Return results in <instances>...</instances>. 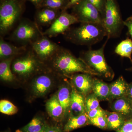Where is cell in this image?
I'll list each match as a JSON object with an SVG mask.
<instances>
[{
  "label": "cell",
  "instance_id": "cell-21",
  "mask_svg": "<svg viewBox=\"0 0 132 132\" xmlns=\"http://www.w3.org/2000/svg\"><path fill=\"white\" fill-rule=\"evenodd\" d=\"M107 128L110 130H118L125 123V118L123 116L116 112L106 111Z\"/></svg>",
  "mask_w": 132,
  "mask_h": 132
},
{
  "label": "cell",
  "instance_id": "cell-15",
  "mask_svg": "<svg viewBox=\"0 0 132 132\" xmlns=\"http://www.w3.org/2000/svg\"><path fill=\"white\" fill-rule=\"evenodd\" d=\"M70 109L74 115L86 112L85 108V98L84 95L73 88L71 92Z\"/></svg>",
  "mask_w": 132,
  "mask_h": 132
},
{
  "label": "cell",
  "instance_id": "cell-5",
  "mask_svg": "<svg viewBox=\"0 0 132 132\" xmlns=\"http://www.w3.org/2000/svg\"><path fill=\"white\" fill-rule=\"evenodd\" d=\"M108 39L98 49H89L83 53L82 59L89 67L98 74V76L107 79L114 77L112 69L106 63L104 56V51Z\"/></svg>",
  "mask_w": 132,
  "mask_h": 132
},
{
  "label": "cell",
  "instance_id": "cell-1",
  "mask_svg": "<svg viewBox=\"0 0 132 132\" xmlns=\"http://www.w3.org/2000/svg\"><path fill=\"white\" fill-rule=\"evenodd\" d=\"M51 60L55 70L65 75L85 73L98 76L82 59L76 58L68 50L61 47Z\"/></svg>",
  "mask_w": 132,
  "mask_h": 132
},
{
  "label": "cell",
  "instance_id": "cell-28",
  "mask_svg": "<svg viewBox=\"0 0 132 132\" xmlns=\"http://www.w3.org/2000/svg\"><path fill=\"white\" fill-rule=\"evenodd\" d=\"M99 100L94 93L90 94L85 98L86 112L100 107Z\"/></svg>",
  "mask_w": 132,
  "mask_h": 132
},
{
  "label": "cell",
  "instance_id": "cell-17",
  "mask_svg": "<svg viewBox=\"0 0 132 132\" xmlns=\"http://www.w3.org/2000/svg\"><path fill=\"white\" fill-rule=\"evenodd\" d=\"M128 84L122 76L118 78L109 85L110 96L109 100H116L126 97L128 89Z\"/></svg>",
  "mask_w": 132,
  "mask_h": 132
},
{
  "label": "cell",
  "instance_id": "cell-29",
  "mask_svg": "<svg viewBox=\"0 0 132 132\" xmlns=\"http://www.w3.org/2000/svg\"><path fill=\"white\" fill-rule=\"evenodd\" d=\"M106 115L89 119V124L101 129L107 128V120Z\"/></svg>",
  "mask_w": 132,
  "mask_h": 132
},
{
  "label": "cell",
  "instance_id": "cell-37",
  "mask_svg": "<svg viewBox=\"0 0 132 132\" xmlns=\"http://www.w3.org/2000/svg\"><path fill=\"white\" fill-rule=\"evenodd\" d=\"M36 6H41L43 0H29Z\"/></svg>",
  "mask_w": 132,
  "mask_h": 132
},
{
  "label": "cell",
  "instance_id": "cell-18",
  "mask_svg": "<svg viewBox=\"0 0 132 132\" xmlns=\"http://www.w3.org/2000/svg\"><path fill=\"white\" fill-rule=\"evenodd\" d=\"M46 108L49 115L57 121L61 120L65 116L64 109L57 95H54L48 101L46 104Z\"/></svg>",
  "mask_w": 132,
  "mask_h": 132
},
{
  "label": "cell",
  "instance_id": "cell-35",
  "mask_svg": "<svg viewBox=\"0 0 132 132\" xmlns=\"http://www.w3.org/2000/svg\"><path fill=\"white\" fill-rule=\"evenodd\" d=\"M126 97L132 101V83L128 85L127 94Z\"/></svg>",
  "mask_w": 132,
  "mask_h": 132
},
{
  "label": "cell",
  "instance_id": "cell-26",
  "mask_svg": "<svg viewBox=\"0 0 132 132\" xmlns=\"http://www.w3.org/2000/svg\"><path fill=\"white\" fill-rule=\"evenodd\" d=\"M68 2L69 0H43L41 6L57 10H66Z\"/></svg>",
  "mask_w": 132,
  "mask_h": 132
},
{
  "label": "cell",
  "instance_id": "cell-31",
  "mask_svg": "<svg viewBox=\"0 0 132 132\" xmlns=\"http://www.w3.org/2000/svg\"><path fill=\"white\" fill-rule=\"evenodd\" d=\"M89 119L102 116L106 114V111L102 109L100 106L98 108L92 109L86 112Z\"/></svg>",
  "mask_w": 132,
  "mask_h": 132
},
{
  "label": "cell",
  "instance_id": "cell-22",
  "mask_svg": "<svg viewBox=\"0 0 132 132\" xmlns=\"http://www.w3.org/2000/svg\"><path fill=\"white\" fill-rule=\"evenodd\" d=\"M14 57L1 60L0 63V78L2 80L11 82L14 80V75L12 72L10 65Z\"/></svg>",
  "mask_w": 132,
  "mask_h": 132
},
{
  "label": "cell",
  "instance_id": "cell-13",
  "mask_svg": "<svg viewBox=\"0 0 132 132\" xmlns=\"http://www.w3.org/2000/svg\"><path fill=\"white\" fill-rule=\"evenodd\" d=\"M60 13L59 10L45 7L36 15V24L42 26H50Z\"/></svg>",
  "mask_w": 132,
  "mask_h": 132
},
{
  "label": "cell",
  "instance_id": "cell-33",
  "mask_svg": "<svg viewBox=\"0 0 132 132\" xmlns=\"http://www.w3.org/2000/svg\"><path fill=\"white\" fill-rule=\"evenodd\" d=\"M125 26L127 27L128 33L132 38V16L128 18L125 21H124Z\"/></svg>",
  "mask_w": 132,
  "mask_h": 132
},
{
  "label": "cell",
  "instance_id": "cell-4",
  "mask_svg": "<svg viewBox=\"0 0 132 132\" xmlns=\"http://www.w3.org/2000/svg\"><path fill=\"white\" fill-rule=\"evenodd\" d=\"M103 22L108 39L119 36L125 25L116 0H107Z\"/></svg>",
  "mask_w": 132,
  "mask_h": 132
},
{
  "label": "cell",
  "instance_id": "cell-16",
  "mask_svg": "<svg viewBox=\"0 0 132 132\" xmlns=\"http://www.w3.org/2000/svg\"><path fill=\"white\" fill-rule=\"evenodd\" d=\"M111 108L113 112L120 114L125 118L132 116V102L127 97L116 99Z\"/></svg>",
  "mask_w": 132,
  "mask_h": 132
},
{
  "label": "cell",
  "instance_id": "cell-12",
  "mask_svg": "<svg viewBox=\"0 0 132 132\" xmlns=\"http://www.w3.org/2000/svg\"><path fill=\"white\" fill-rule=\"evenodd\" d=\"M53 81L49 76L41 75L36 77L32 84L33 92L36 96L40 97L45 95L51 89Z\"/></svg>",
  "mask_w": 132,
  "mask_h": 132
},
{
  "label": "cell",
  "instance_id": "cell-10",
  "mask_svg": "<svg viewBox=\"0 0 132 132\" xmlns=\"http://www.w3.org/2000/svg\"><path fill=\"white\" fill-rule=\"evenodd\" d=\"M31 45L36 55L42 60L51 59L61 47L47 36L43 35Z\"/></svg>",
  "mask_w": 132,
  "mask_h": 132
},
{
  "label": "cell",
  "instance_id": "cell-30",
  "mask_svg": "<svg viewBox=\"0 0 132 132\" xmlns=\"http://www.w3.org/2000/svg\"><path fill=\"white\" fill-rule=\"evenodd\" d=\"M90 3L98 10L100 13L102 18L103 19L104 14H105V10L106 6L107 0H87Z\"/></svg>",
  "mask_w": 132,
  "mask_h": 132
},
{
  "label": "cell",
  "instance_id": "cell-38",
  "mask_svg": "<svg viewBox=\"0 0 132 132\" xmlns=\"http://www.w3.org/2000/svg\"><path fill=\"white\" fill-rule=\"evenodd\" d=\"M49 127V126L46 124L45 125V126H44V127L42 128V130H41L40 131L38 132H47Z\"/></svg>",
  "mask_w": 132,
  "mask_h": 132
},
{
  "label": "cell",
  "instance_id": "cell-2",
  "mask_svg": "<svg viewBox=\"0 0 132 132\" xmlns=\"http://www.w3.org/2000/svg\"><path fill=\"white\" fill-rule=\"evenodd\" d=\"M65 37L77 45L92 46L102 40L107 34L104 26L92 23H82L79 27L68 29Z\"/></svg>",
  "mask_w": 132,
  "mask_h": 132
},
{
  "label": "cell",
  "instance_id": "cell-6",
  "mask_svg": "<svg viewBox=\"0 0 132 132\" xmlns=\"http://www.w3.org/2000/svg\"><path fill=\"white\" fill-rule=\"evenodd\" d=\"M43 35L37 24L28 20H23L15 29L11 35L13 40L22 44H32Z\"/></svg>",
  "mask_w": 132,
  "mask_h": 132
},
{
  "label": "cell",
  "instance_id": "cell-27",
  "mask_svg": "<svg viewBox=\"0 0 132 132\" xmlns=\"http://www.w3.org/2000/svg\"><path fill=\"white\" fill-rule=\"evenodd\" d=\"M18 111L17 107L9 101L2 100L0 101V112L2 113L12 115L16 114Z\"/></svg>",
  "mask_w": 132,
  "mask_h": 132
},
{
  "label": "cell",
  "instance_id": "cell-39",
  "mask_svg": "<svg viewBox=\"0 0 132 132\" xmlns=\"http://www.w3.org/2000/svg\"><path fill=\"white\" fill-rule=\"evenodd\" d=\"M128 71H132V67H131V68H130L128 69Z\"/></svg>",
  "mask_w": 132,
  "mask_h": 132
},
{
  "label": "cell",
  "instance_id": "cell-11",
  "mask_svg": "<svg viewBox=\"0 0 132 132\" xmlns=\"http://www.w3.org/2000/svg\"><path fill=\"white\" fill-rule=\"evenodd\" d=\"M93 76L89 74H76L72 77V80L76 88L83 95L89 94L92 90Z\"/></svg>",
  "mask_w": 132,
  "mask_h": 132
},
{
  "label": "cell",
  "instance_id": "cell-3",
  "mask_svg": "<svg viewBox=\"0 0 132 132\" xmlns=\"http://www.w3.org/2000/svg\"><path fill=\"white\" fill-rule=\"evenodd\" d=\"M22 6L19 0H2L0 6V33L5 35L19 20Z\"/></svg>",
  "mask_w": 132,
  "mask_h": 132
},
{
  "label": "cell",
  "instance_id": "cell-40",
  "mask_svg": "<svg viewBox=\"0 0 132 132\" xmlns=\"http://www.w3.org/2000/svg\"></svg>",
  "mask_w": 132,
  "mask_h": 132
},
{
  "label": "cell",
  "instance_id": "cell-20",
  "mask_svg": "<svg viewBox=\"0 0 132 132\" xmlns=\"http://www.w3.org/2000/svg\"><path fill=\"white\" fill-rule=\"evenodd\" d=\"M92 91L99 100H109V85L102 81L98 79H94Z\"/></svg>",
  "mask_w": 132,
  "mask_h": 132
},
{
  "label": "cell",
  "instance_id": "cell-19",
  "mask_svg": "<svg viewBox=\"0 0 132 132\" xmlns=\"http://www.w3.org/2000/svg\"><path fill=\"white\" fill-rule=\"evenodd\" d=\"M89 124V119L86 112L72 115L64 126L63 132H69Z\"/></svg>",
  "mask_w": 132,
  "mask_h": 132
},
{
  "label": "cell",
  "instance_id": "cell-8",
  "mask_svg": "<svg viewBox=\"0 0 132 132\" xmlns=\"http://www.w3.org/2000/svg\"><path fill=\"white\" fill-rule=\"evenodd\" d=\"M38 57L34 53L27 54L15 60L12 66V71L21 76H29L39 69Z\"/></svg>",
  "mask_w": 132,
  "mask_h": 132
},
{
  "label": "cell",
  "instance_id": "cell-24",
  "mask_svg": "<svg viewBox=\"0 0 132 132\" xmlns=\"http://www.w3.org/2000/svg\"><path fill=\"white\" fill-rule=\"evenodd\" d=\"M114 52L121 57L128 58L132 63V40L131 39L127 38L122 41L117 45Z\"/></svg>",
  "mask_w": 132,
  "mask_h": 132
},
{
  "label": "cell",
  "instance_id": "cell-7",
  "mask_svg": "<svg viewBox=\"0 0 132 132\" xmlns=\"http://www.w3.org/2000/svg\"><path fill=\"white\" fill-rule=\"evenodd\" d=\"M73 8V14L80 23H95L103 26V18L100 13L87 0H82Z\"/></svg>",
  "mask_w": 132,
  "mask_h": 132
},
{
  "label": "cell",
  "instance_id": "cell-36",
  "mask_svg": "<svg viewBox=\"0 0 132 132\" xmlns=\"http://www.w3.org/2000/svg\"><path fill=\"white\" fill-rule=\"evenodd\" d=\"M47 132H63L58 127H49Z\"/></svg>",
  "mask_w": 132,
  "mask_h": 132
},
{
  "label": "cell",
  "instance_id": "cell-9",
  "mask_svg": "<svg viewBox=\"0 0 132 132\" xmlns=\"http://www.w3.org/2000/svg\"><path fill=\"white\" fill-rule=\"evenodd\" d=\"M77 23H79V22L75 15L68 13L65 10H63L43 34L48 38L55 37L65 32L71 25Z\"/></svg>",
  "mask_w": 132,
  "mask_h": 132
},
{
  "label": "cell",
  "instance_id": "cell-23",
  "mask_svg": "<svg viewBox=\"0 0 132 132\" xmlns=\"http://www.w3.org/2000/svg\"><path fill=\"white\" fill-rule=\"evenodd\" d=\"M59 102L64 109L65 115L70 109L71 104V92L67 86L62 87L58 91L57 95Z\"/></svg>",
  "mask_w": 132,
  "mask_h": 132
},
{
  "label": "cell",
  "instance_id": "cell-25",
  "mask_svg": "<svg viewBox=\"0 0 132 132\" xmlns=\"http://www.w3.org/2000/svg\"><path fill=\"white\" fill-rule=\"evenodd\" d=\"M46 125L41 118L36 117L21 129L20 132H38L42 130Z\"/></svg>",
  "mask_w": 132,
  "mask_h": 132
},
{
  "label": "cell",
  "instance_id": "cell-14",
  "mask_svg": "<svg viewBox=\"0 0 132 132\" xmlns=\"http://www.w3.org/2000/svg\"><path fill=\"white\" fill-rule=\"evenodd\" d=\"M26 46L17 47L5 41L1 37L0 40V58L1 60L14 57L26 52Z\"/></svg>",
  "mask_w": 132,
  "mask_h": 132
},
{
  "label": "cell",
  "instance_id": "cell-32",
  "mask_svg": "<svg viewBox=\"0 0 132 132\" xmlns=\"http://www.w3.org/2000/svg\"><path fill=\"white\" fill-rule=\"evenodd\" d=\"M116 132H132V118L126 121L122 126Z\"/></svg>",
  "mask_w": 132,
  "mask_h": 132
},
{
  "label": "cell",
  "instance_id": "cell-34",
  "mask_svg": "<svg viewBox=\"0 0 132 132\" xmlns=\"http://www.w3.org/2000/svg\"><path fill=\"white\" fill-rule=\"evenodd\" d=\"M82 0H69V2L66 10L73 7L79 3Z\"/></svg>",
  "mask_w": 132,
  "mask_h": 132
}]
</instances>
